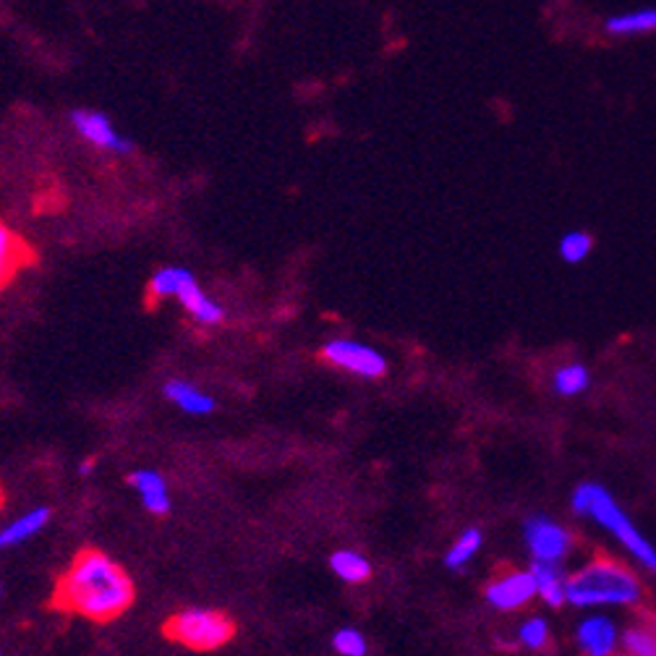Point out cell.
<instances>
[{
    "instance_id": "6da1fadb",
    "label": "cell",
    "mask_w": 656,
    "mask_h": 656,
    "mask_svg": "<svg viewBox=\"0 0 656 656\" xmlns=\"http://www.w3.org/2000/svg\"><path fill=\"white\" fill-rule=\"evenodd\" d=\"M134 597L137 588L131 576L112 557L100 549H85L58 578L52 607L92 623H110L134 605Z\"/></svg>"
},
{
    "instance_id": "7a4b0ae2",
    "label": "cell",
    "mask_w": 656,
    "mask_h": 656,
    "mask_svg": "<svg viewBox=\"0 0 656 656\" xmlns=\"http://www.w3.org/2000/svg\"><path fill=\"white\" fill-rule=\"evenodd\" d=\"M570 508L576 516L594 520V523H599L607 533H613V537L628 549L633 560L644 565L646 570L656 572V547L633 526L628 512L620 508V502L615 500L609 489L594 484V481H586V484H580L576 492H572Z\"/></svg>"
},
{
    "instance_id": "3957f363",
    "label": "cell",
    "mask_w": 656,
    "mask_h": 656,
    "mask_svg": "<svg viewBox=\"0 0 656 656\" xmlns=\"http://www.w3.org/2000/svg\"><path fill=\"white\" fill-rule=\"evenodd\" d=\"M640 599V584L620 562L597 560L568 578V597L572 607H630Z\"/></svg>"
},
{
    "instance_id": "277c9868",
    "label": "cell",
    "mask_w": 656,
    "mask_h": 656,
    "mask_svg": "<svg viewBox=\"0 0 656 656\" xmlns=\"http://www.w3.org/2000/svg\"><path fill=\"white\" fill-rule=\"evenodd\" d=\"M165 633L170 640L192 648V652H215V648L228 644L236 628H233L231 617L217 613V609L188 607L165 623Z\"/></svg>"
},
{
    "instance_id": "5b68a950",
    "label": "cell",
    "mask_w": 656,
    "mask_h": 656,
    "mask_svg": "<svg viewBox=\"0 0 656 656\" xmlns=\"http://www.w3.org/2000/svg\"><path fill=\"white\" fill-rule=\"evenodd\" d=\"M322 359L330 366L353 376H364V380H376V376H384L388 372V359L380 351L361 341H351V337H337V341L324 343Z\"/></svg>"
},
{
    "instance_id": "8992f818",
    "label": "cell",
    "mask_w": 656,
    "mask_h": 656,
    "mask_svg": "<svg viewBox=\"0 0 656 656\" xmlns=\"http://www.w3.org/2000/svg\"><path fill=\"white\" fill-rule=\"evenodd\" d=\"M523 539L529 555L539 562H562L572 547L570 533L547 516H533L526 520Z\"/></svg>"
},
{
    "instance_id": "52a82bcc",
    "label": "cell",
    "mask_w": 656,
    "mask_h": 656,
    "mask_svg": "<svg viewBox=\"0 0 656 656\" xmlns=\"http://www.w3.org/2000/svg\"><path fill=\"white\" fill-rule=\"evenodd\" d=\"M71 124L77 128V134L87 145H92L102 153L112 155H128L134 149V141H128L124 134H118V128L112 126V120L105 112L97 110H74Z\"/></svg>"
},
{
    "instance_id": "ba28073f",
    "label": "cell",
    "mask_w": 656,
    "mask_h": 656,
    "mask_svg": "<svg viewBox=\"0 0 656 656\" xmlns=\"http://www.w3.org/2000/svg\"><path fill=\"white\" fill-rule=\"evenodd\" d=\"M576 640L580 652L588 656H609L620 646V628H617L613 617L588 615L578 623Z\"/></svg>"
},
{
    "instance_id": "9c48e42d",
    "label": "cell",
    "mask_w": 656,
    "mask_h": 656,
    "mask_svg": "<svg viewBox=\"0 0 656 656\" xmlns=\"http://www.w3.org/2000/svg\"><path fill=\"white\" fill-rule=\"evenodd\" d=\"M537 597V580H533V572H510L500 580H495L492 586L487 588V601L489 607L500 609V613H510V609L523 607L526 601Z\"/></svg>"
},
{
    "instance_id": "30bf717a",
    "label": "cell",
    "mask_w": 656,
    "mask_h": 656,
    "mask_svg": "<svg viewBox=\"0 0 656 656\" xmlns=\"http://www.w3.org/2000/svg\"><path fill=\"white\" fill-rule=\"evenodd\" d=\"M176 298L180 301V306L192 314V320L196 324H202V327H215V324H221L225 320V309L199 288V283H196V277L188 273V270H184V277H180Z\"/></svg>"
},
{
    "instance_id": "8fae6325",
    "label": "cell",
    "mask_w": 656,
    "mask_h": 656,
    "mask_svg": "<svg viewBox=\"0 0 656 656\" xmlns=\"http://www.w3.org/2000/svg\"><path fill=\"white\" fill-rule=\"evenodd\" d=\"M128 484L137 489V495L141 497V505L149 516L163 518L170 512V492H168V481L163 479L160 471L153 469H139L134 473H128Z\"/></svg>"
},
{
    "instance_id": "7c38bea8",
    "label": "cell",
    "mask_w": 656,
    "mask_h": 656,
    "mask_svg": "<svg viewBox=\"0 0 656 656\" xmlns=\"http://www.w3.org/2000/svg\"><path fill=\"white\" fill-rule=\"evenodd\" d=\"M48 520H50V508H32V510L21 512L19 518H13L9 526H3V529H0V552L25 545V541H29V539H35L37 533L48 526Z\"/></svg>"
},
{
    "instance_id": "4fadbf2b",
    "label": "cell",
    "mask_w": 656,
    "mask_h": 656,
    "mask_svg": "<svg viewBox=\"0 0 656 656\" xmlns=\"http://www.w3.org/2000/svg\"><path fill=\"white\" fill-rule=\"evenodd\" d=\"M163 395L168 398L170 403H176L180 411L192 413V417H207V413L215 411V398L207 395L205 390H199L192 382H184V380L165 382Z\"/></svg>"
},
{
    "instance_id": "5bb4252c",
    "label": "cell",
    "mask_w": 656,
    "mask_h": 656,
    "mask_svg": "<svg viewBox=\"0 0 656 656\" xmlns=\"http://www.w3.org/2000/svg\"><path fill=\"white\" fill-rule=\"evenodd\" d=\"M29 260H32L29 246L9 228V225L0 221V288H3V285L19 273V267H25Z\"/></svg>"
},
{
    "instance_id": "9a60e30c",
    "label": "cell",
    "mask_w": 656,
    "mask_h": 656,
    "mask_svg": "<svg viewBox=\"0 0 656 656\" xmlns=\"http://www.w3.org/2000/svg\"><path fill=\"white\" fill-rule=\"evenodd\" d=\"M531 572L533 580H537V597L545 599L549 607L565 605V597H568V578L562 576L560 562L533 560Z\"/></svg>"
},
{
    "instance_id": "2e32d148",
    "label": "cell",
    "mask_w": 656,
    "mask_h": 656,
    "mask_svg": "<svg viewBox=\"0 0 656 656\" xmlns=\"http://www.w3.org/2000/svg\"><path fill=\"white\" fill-rule=\"evenodd\" d=\"M330 570L345 584H366L372 578V562L366 555L356 552V549H337L330 557Z\"/></svg>"
},
{
    "instance_id": "e0dca14e",
    "label": "cell",
    "mask_w": 656,
    "mask_h": 656,
    "mask_svg": "<svg viewBox=\"0 0 656 656\" xmlns=\"http://www.w3.org/2000/svg\"><path fill=\"white\" fill-rule=\"evenodd\" d=\"M607 35L613 37H633V35H652L656 32V9H638L620 13L607 21Z\"/></svg>"
},
{
    "instance_id": "ac0fdd59",
    "label": "cell",
    "mask_w": 656,
    "mask_h": 656,
    "mask_svg": "<svg viewBox=\"0 0 656 656\" xmlns=\"http://www.w3.org/2000/svg\"><path fill=\"white\" fill-rule=\"evenodd\" d=\"M481 545H484V533L479 529H466L461 537L456 539V545L448 549V555H444V565H448L450 570L469 568L473 557L479 555Z\"/></svg>"
},
{
    "instance_id": "d6986e66",
    "label": "cell",
    "mask_w": 656,
    "mask_h": 656,
    "mask_svg": "<svg viewBox=\"0 0 656 656\" xmlns=\"http://www.w3.org/2000/svg\"><path fill=\"white\" fill-rule=\"evenodd\" d=\"M588 384H591V376H588V369L580 364H565L555 372L552 388L557 395L562 398H576L584 392Z\"/></svg>"
},
{
    "instance_id": "ffe728a7",
    "label": "cell",
    "mask_w": 656,
    "mask_h": 656,
    "mask_svg": "<svg viewBox=\"0 0 656 656\" xmlns=\"http://www.w3.org/2000/svg\"><path fill=\"white\" fill-rule=\"evenodd\" d=\"M620 646L633 656H656V630L648 625H630L620 633Z\"/></svg>"
},
{
    "instance_id": "44dd1931",
    "label": "cell",
    "mask_w": 656,
    "mask_h": 656,
    "mask_svg": "<svg viewBox=\"0 0 656 656\" xmlns=\"http://www.w3.org/2000/svg\"><path fill=\"white\" fill-rule=\"evenodd\" d=\"M186 267H163L149 277V298L153 301H165L176 298L180 277H184Z\"/></svg>"
},
{
    "instance_id": "7402d4cb",
    "label": "cell",
    "mask_w": 656,
    "mask_h": 656,
    "mask_svg": "<svg viewBox=\"0 0 656 656\" xmlns=\"http://www.w3.org/2000/svg\"><path fill=\"white\" fill-rule=\"evenodd\" d=\"M594 241L584 231H570L560 238V256L568 265H580L588 254H591Z\"/></svg>"
},
{
    "instance_id": "603a6c76",
    "label": "cell",
    "mask_w": 656,
    "mask_h": 656,
    "mask_svg": "<svg viewBox=\"0 0 656 656\" xmlns=\"http://www.w3.org/2000/svg\"><path fill=\"white\" fill-rule=\"evenodd\" d=\"M333 648L343 656H364L369 652V644L364 633L356 628H341L333 636Z\"/></svg>"
},
{
    "instance_id": "cb8c5ba5",
    "label": "cell",
    "mask_w": 656,
    "mask_h": 656,
    "mask_svg": "<svg viewBox=\"0 0 656 656\" xmlns=\"http://www.w3.org/2000/svg\"><path fill=\"white\" fill-rule=\"evenodd\" d=\"M518 640L526 648H541L549 640V625L545 617H531L518 628Z\"/></svg>"
},
{
    "instance_id": "d4e9b609",
    "label": "cell",
    "mask_w": 656,
    "mask_h": 656,
    "mask_svg": "<svg viewBox=\"0 0 656 656\" xmlns=\"http://www.w3.org/2000/svg\"><path fill=\"white\" fill-rule=\"evenodd\" d=\"M92 471H95V461H85V463L79 466V473H81V477H87V473H92Z\"/></svg>"
},
{
    "instance_id": "484cf974",
    "label": "cell",
    "mask_w": 656,
    "mask_h": 656,
    "mask_svg": "<svg viewBox=\"0 0 656 656\" xmlns=\"http://www.w3.org/2000/svg\"><path fill=\"white\" fill-rule=\"evenodd\" d=\"M0 594H3V588H0Z\"/></svg>"
}]
</instances>
